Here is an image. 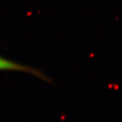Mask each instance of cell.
<instances>
[{
    "label": "cell",
    "mask_w": 122,
    "mask_h": 122,
    "mask_svg": "<svg viewBox=\"0 0 122 122\" xmlns=\"http://www.w3.org/2000/svg\"><path fill=\"white\" fill-rule=\"evenodd\" d=\"M0 71H15L24 72L33 75L35 76H37L38 78L43 80V81H50L49 78L38 69L32 68L29 66L19 63L17 62H15V61L6 59L2 56H0Z\"/></svg>",
    "instance_id": "6da1fadb"
}]
</instances>
